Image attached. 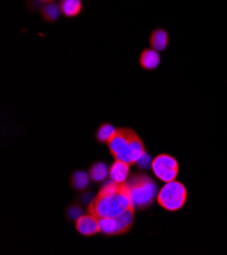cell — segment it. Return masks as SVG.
I'll list each match as a JSON object with an SVG mask.
<instances>
[{
	"instance_id": "cell-11",
	"label": "cell",
	"mask_w": 227,
	"mask_h": 255,
	"mask_svg": "<svg viewBox=\"0 0 227 255\" xmlns=\"http://www.w3.org/2000/svg\"><path fill=\"white\" fill-rule=\"evenodd\" d=\"M136 209H131L123 213L121 216L116 218L117 226H118V235L119 234H124L128 231H130V229L133 226L134 223V214H135Z\"/></svg>"
},
{
	"instance_id": "cell-9",
	"label": "cell",
	"mask_w": 227,
	"mask_h": 255,
	"mask_svg": "<svg viewBox=\"0 0 227 255\" xmlns=\"http://www.w3.org/2000/svg\"><path fill=\"white\" fill-rule=\"evenodd\" d=\"M169 36L168 33L163 29H156L150 36V45L152 49L156 51H164L168 46Z\"/></svg>"
},
{
	"instance_id": "cell-13",
	"label": "cell",
	"mask_w": 227,
	"mask_h": 255,
	"mask_svg": "<svg viewBox=\"0 0 227 255\" xmlns=\"http://www.w3.org/2000/svg\"><path fill=\"white\" fill-rule=\"evenodd\" d=\"M89 175L93 181L102 182L106 180L107 176L109 175V170L104 163H95L90 168Z\"/></svg>"
},
{
	"instance_id": "cell-4",
	"label": "cell",
	"mask_w": 227,
	"mask_h": 255,
	"mask_svg": "<svg viewBox=\"0 0 227 255\" xmlns=\"http://www.w3.org/2000/svg\"><path fill=\"white\" fill-rule=\"evenodd\" d=\"M188 199L186 186L179 181L167 182L157 194L159 205L168 212H178L183 209Z\"/></svg>"
},
{
	"instance_id": "cell-19",
	"label": "cell",
	"mask_w": 227,
	"mask_h": 255,
	"mask_svg": "<svg viewBox=\"0 0 227 255\" xmlns=\"http://www.w3.org/2000/svg\"><path fill=\"white\" fill-rule=\"evenodd\" d=\"M80 199H81V202L84 203V205H90L92 200L94 199V197H93L92 192H85L81 195Z\"/></svg>"
},
{
	"instance_id": "cell-20",
	"label": "cell",
	"mask_w": 227,
	"mask_h": 255,
	"mask_svg": "<svg viewBox=\"0 0 227 255\" xmlns=\"http://www.w3.org/2000/svg\"><path fill=\"white\" fill-rule=\"evenodd\" d=\"M43 3H49V2H54V0H40Z\"/></svg>"
},
{
	"instance_id": "cell-15",
	"label": "cell",
	"mask_w": 227,
	"mask_h": 255,
	"mask_svg": "<svg viewBox=\"0 0 227 255\" xmlns=\"http://www.w3.org/2000/svg\"><path fill=\"white\" fill-rule=\"evenodd\" d=\"M100 225V232L105 235H118V226L116 219H109V218H100L99 219Z\"/></svg>"
},
{
	"instance_id": "cell-6",
	"label": "cell",
	"mask_w": 227,
	"mask_h": 255,
	"mask_svg": "<svg viewBox=\"0 0 227 255\" xmlns=\"http://www.w3.org/2000/svg\"><path fill=\"white\" fill-rule=\"evenodd\" d=\"M77 230L79 233H81L84 236H93L100 232V225H99V219L89 213L88 215H83L78 221H77Z\"/></svg>"
},
{
	"instance_id": "cell-12",
	"label": "cell",
	"mask_w": 227,
	"mask_h": 255,
	"mask_svg": "<svg viewBox=\"0 0 227 255\" xmlns=\"http://www.w3.org/2000/svg\"><path fill=\"white\" fill-rule=\"evenodd\" d=\"M42 16L46 21H55L59 18L61 12V8H60V4H57L55 2H49V3H45V5L42 7L41 10Z\"/></svg>"
},
{
	"instance_id": "cell-5",
	"label": "cell",
	"mask_w": 227,
	"mask_h": 255,
	"mask_svg": "<svg viewBox=\"0 0 227 255\" xmlns=\"http://www.w3.org/2000/svg\"><path fill=\"white\" fill-rule=\"evenodd\" d=\"M152 169L159 180L167 183L176 179L179 175V163L172 156L158 155L152 162Z\"/></svg>"
},
{
	"instance_id": "cell-14",
	"label": "cell",
	"mask_w": 227,
	"mask_h": 255,
	"mask_svg": "<svg viewBox=\"0 0 227 255\" xmlns=\"http://www.w3.org/2000/svg\"><path fill=\"white\" fill-rule=\"evenodd\" d=\"M90 179H91L90 175L87 174L86 172L77 171L75 173H73L72 176H71L70 184L75 190L82 191V190H85L89 186Z\"/></svg>"
},
{
	"instance_id": "cell-2",
	"label": "cell",
	"mask_w": 227,
	"mask_h": 255,
	"mask_svg": "<svg viewBox=\"0 0 227 255\" xmlns=\"http://www.w3.org/2000/svg\"><path fill=\"white\" fill-rule=\"evenodd\" d=\"M107 144L115 160L130 165L136 164L146 152L142 139L129 128L117 129Z\"/></svg>"
},
{
	"instance_id": "cell-3",
	"label": "cell",
	"mask_w": 227,
	"mask_h": 255,
	"mask_svg": "<svg viewBox=\"0 0 227 255\" xmlns=\"http://www.w3.org/2000/svg\"><path fill=\"white\" fill-rule=\"evenodd\" d=\"M130 196L135 209L143 210L152 205L157 196V185L145 174L134 175L127 181Z\"/></svg>"
},
{
	"instance_id": "cell-17",
	"label": "cell",
	"mask_w": 227,
	"mask_h": 255,
	"mask_svg": "<svg viewBox=\"0 0 227 255\" xmlns=\"http://www.w3.org/2000/svg\"><path fill=\"white\" fill-rule=\"evenodd\" d=\"M66 215L70 221L77 222L83 216V209L79 205L70 206L66 211Z\"/></svg>"
},
{
	"instance_id": "cell-18",
	"label": "cell",
	"mask_w": 227,
	"mask_h": 255,
	"mask_svg": "<svg viewBox=\"0 0 227 255\" xmlns=\"http://www.w3.org/2000/svg\"><path fill=\"white\" fill-rule=\"evenodd\" d=\"M152 162H153V160L151 159V157L147 154V152H145V154L138 160V162L136 164L142 169H148L150 167H152Z\"/></svg>"
},
{
	"instance_id": "cell-8",
	"label": "cell",
	"mask_w": 227,
	"mask_h": 255,
	"mask_svg": "<svg viewBox=\"0 0 227 255\" xmlns=\"http://www.w3.org/2000/svg\"><path fill=\"white\" fill-rule=\"evenodd\" d=\"M161 62L158 51L154 49H145L140 56V64L146 70H153L159 66Z\"/></svg>"
},
{
	"instance_id": "cell-16",
	"label": "cell",
	"mask_w": 227,
	"mask_h": 255,
	"mask_svg": "<svg viewBox=\"0 0 227 255\" xmlns=\"http://www.w3.org/2000/svg\"><path fill=\"white\" fill-rule=\"evenodd\" d=\"M116 130L117 129L111 124L104 123L98 128V130L96 132V137L99 142L107 143L112 138V136L115 134Z\"/></svg>"
},
{
	"instance_id": "cell-7",
	"label": "cell",
	"mask_w": 227,
	"mask_h": 255,
	"mask_svg": "<svg viewBox=\"0 0 227 255\" xmlns=\"http://www.w3.org/2000/svg\"><path fill=\"white\" fill-rule=\"evenodd\" d=\"M130 174V164L115 160L109 170L110 179L116 183H125Z\"/></svg>"
},
{
	"instance_id": "cell-1",
	"label": "cell",
	"mask_w": 227,
	"mask_h": 255,
	"mask_svg": "<svg viewBox=\"0 0 227 255\" xmlns=\"http://www.w3.org/2000/svg\"><path fill=\"white\" fill-rule=\"evenodd\" d=\"M135 209L129 188L125 183L106 181L88 206V212L98 219H116L127 211Z\"/></svg>"
},
{
	"instance_id": "cell-10",
	"label": "cell",
	"mask_w": 227,
	"mask_h": 255,
	"mask_svg": "<svg viewBox=\"0 0 227 255\" xmlns=\"http://www.w3.org/2000/svg\"><path fill=\"white\" fill-rule=\"evenodd\" d=\"M60 8L66 17H74L81 13L83 4L81 0H61Z\"/></svg>"
}]
</instances>
